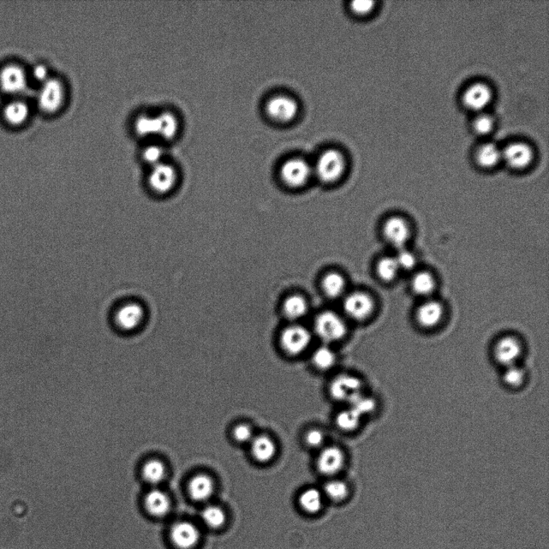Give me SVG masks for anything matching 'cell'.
<instances>
[{
    "label": "cell",
    "mask_w": 549,
    "mask_h": 549,
    "mask_svg": "<svg viewBox=\"0 0 549 549\" xmlns=\"http://www.w3.org/2000/svg\"><path fill=\"white\" fill-rule=\"evenodd\" d=\"M65 99H67V89L62 81L50 77L40 84L37 100L41 111L47 115H53L62 110Z\"/></svg>",
    "instance_id": "6da1fadb"
},
{
    "label": "cell",
    "mask_w": 549,
    "mask_h": 549,
    "mask_svg": "<svg viewBox=\"0 0 549 549\" xmlns=\"http://www.w3.org/2000/svg\"><path fill=\"white\" fill-rule=\"evenodd\" d=\"M346 160L344 154L336 149H329L320 154L313 166V174L322 182H336L344 174Z\"/></svg>",
    "instance_id": "7a4b0ae2"
},
{
    "label": "cell",
    "mask_w": 549,
    "mask_h": 549,
    "mask_svg": "<svg viewBox=\"0 0 549 549\" xmlns=\"http://www.w3.org/2000/svg\"><path fill=\"white\" fill-rule=\"evenodd\" d=\"M315 331L322 341L327 345L341 340L347 333V327L337 314L325 312L316 318Z\"/></svg>",
    "instance_id": "3957f363"
},
{
    "label": "cell",
    "mask_w": 549,
    "mask_h": 549,
    "mask_svg": "<svg viewBox=\"0 0 549 549\" xmlns=\"http://www.w3.org/2000/svg\"><path fill=\"white\" fill-rule=\"evenodd\" d=\"M312 334L306 327L292 325L283 331L279 343L286 355L298 356L308 349L312 344Z\"/></svg>",
    "instance_id": "277c9868"
},
{
    "label": "cell",
    "mask_w": 549,
    "mask_h": 549,
    "mask_svg": "<svg viewBox=\"0 0 549 549\" xmlns=\"http://www.w3.org/2000/svg\"><path fill=\"white\" fill-rule=\"evenodd\" d=\"M178 178L175 166L162 162L152 166L147 179L148 186L158 195L169 194L176 187Z\"/></svg>",
    "instance_id": "5b68a950"
},
{
    "label": "cell",
    "mask_w": 549,
    "mask_h": 549,
    "mask_svg": "<svg viewBox=\"0 0 549 549\" xmlns=\"http://www.w3.org/2000/svg\"><path fill=\"white\" fill-rule=\"evenodd\" d=\"M523 355V344L515 336L501 338L494 346V359L504 368L520 365Z\"/></svg>",
    "instance_id": "8992f818"
},
{
    "label": "cell",
    "mask_w": 549,
    "mask_h": 549,
    "mask_svg": "<svg viewBox=\"0 0 549 549\" xmlns=\"http://www.w3.org/2000/svg\"><path fill=\"white\" fill-rule=\"evenodd\" d=\"M265 110L273 121L288 123L294 120L300 109L295 98L289 95L277 94L268 99Z\"/></svg>",
    "instance_id": "52a82bcc"
},
{
    "label": "cell",
    "mask_w": 549,
    "mask_h": 549,
    "mask_svg": "<svg viewBox=\"0 0 549 549\" xmlns=\"http://www.w3.org/2000/svg\"><path fill=\"white\" fill-rule=\"evenodd\" d=\"M28 83L27 72L20 64H8L0 69V89L11 96L25 92Z\"/></svg>",
    "instance_id": "ba28073f"
},
{
    "label": "cell",
    "mask_w": 549,
    "mask_h": 549,
    "mask_svg": "<svg viewBox=\"0 0 549 549\" xmlns=\"http://www.w3.org/2000/svg\"><path fill=\"white\" fill-rule=\"evenodd\" d=\"M362 382L351 374H341L334 378L329 385V395L339 402L350 403L362 395Z\"/></svg>",
    "instance_id": "9c48e42d"
},
{
    "label": "cell",
    "mask_w": 549,
    "mask_h": 549,
    "mask_svg": "<svg viewBox=\"0 0 549 549\" xmlns=\"http://www.w3.org/2000/svg\"><path fill=\"white\" fill-rule=\"evenodd\" d=\"M312 174L313 166L302 158L286 160L280 169L282 180L291 188L302 186Z\"/></svg>",
    "instance_id": "30bf717a"
},
{
    "label": "cell",
    "mask_w": 549,
    "mask_h": 549,
    "mask_svg": "<svg viewBox=\"0 0 549 549\" xmlns=\"http://www.w3.org/2000/svg\"><path fill=\"white\" fill-rule=\"evenodd\" d=\"M344 451L336 446H324L319 453L316 468L321 475L334 477L341 471L345 465Z\"/></svg>",
    "instance_id": "8fae6325"
},
{
    "label": "cell",
    "mask_w": 549,
    "mask_h": 549,
    "mask_svg": "<svg viewBox=\"0 0 549 549\" xmlns=\"http://www.w3.org/2000/svg\"><path fill=\"white\" fill-rule=\"evenodd\" d=\"M171 541L177 549H194L200 544V529L193 522L182 521L172 525Z\"/></svg>",
    "instance_id": "7c38bea8"
},
{
    "label": "cell",
    "mask_w": 549,
    "mask_h": 549,
    "mask_svg": "<svg viewBox=\"0 0 549 549\" xmlns=\"http://www.w3.org/2000/svg\"><path fill=\"white\" fill-rule=\"evenodd\" d=\"M145 318V310L141 304L130 302L118 309L115 322L119 329L129 332L138 329Z\"/></svg>",
    "instance_id": "4fadbf2b"
},
{
    "label": "cell",
    "mask_w": 549,
    "mask_h": 549,
    "mask_svg": "<svg viewBox=\"0 0 549 549\" xmlns=\"http://www.w3.org/2000/svg\"><path fill=\"white\" fill-rule=\"evenodd\" d=\"M533 157L532 147L522 142L510 143L502 150V160L514 170L526 169L532 163Z\"/></svg>",
    "instance_id": "5bb4252c"
},
{
    "label": "cell",
    "mask_w": 549,
    "mask_h": 549,
    "mask_svg": "<svg viewBox=\"0 0 549 549\" xmlns=\"http://www.w3.org/2000/svg\"><path fill=\"white\" fill-rule=\"evenodd\" d=\"M462 100L468 110L482 113L491 103L492 91L485 83L475 82L465 89Z\"/></svg>",
    "instance_id": "9a60e30c"
},
{
    "label": "cell",
    "mask_w": 549,
    "mask_h": 549,
    "mask_svg": "<svg viewBox=\"0 0 549 549\" xmlns=\"http://www.w3.org/2000/svg\"><path fill=\"white\" fill-rule=\"evenodd\" d=\"M344 309L351 319L363 320L373 312L374 302L371 297L363 292H354L345 298Z\"/></svg>",
    "instance_id": "2e32d148"
},
{
    "label": "cell",
    "mask_w": 549,
    "mask_h": 549,
    "mask_svg": "<svg viewBox=\"0 0 549 549\" xmlns=\"http://www.w3.org/2000/svg\"><path fill=\"white\" fill-rule=\"evenodd\" d=\"M216 491V483L213 477L206 473L196 474L190 479L188 492L191 499L196 503H205Z\"/></svg>",
    "instance_id": "e0dca14e"
},
{
    "label": "cell",
    "mask_w": 549,
    "mask_h": 549,
    "mask_svg": "<svg viewBox=\"0 0 549 549\" xmlns=\"http://www.w3.org/2000/svg\"><path fill=\"white\" fill-rule=\"evenodd\" d=\"M383 232L386 240L398 249L404 248L410 234L407 220L400 217L387 219L383 227Z\"/></svg>",
    "instance_id": "ac0fdd59"
},
{
    "label": "cell",
    "mask_w": 549,
    "mask_h": 549,
    "mask_svg": "<svg viewBox=\"0 0 549 549\" xmlns=\"http://www.w3.org/2000/svg\"><path fill=\"white\" fill-rule=\"evenodd\" d=\"M249 446L254 460L260 464L271 463L278 453L276 441L266 434L255 435Z\"/></svg>",
    "instance_id": "d6986e66"
},
{
    "label": "cell",
    "mask_w": 549,
    "mask_h": 549,
    "mask_svg": "<svg viewBox=\"0 0 549 549\" xmlns=\"http://www.w3.org/2000/svg\"><path fill=\"white\" fill-rule=\"evenodd\" d=\"M145 506L152 516L163 518L170 512L171 501L168 494L158 487H154L145 495Z\"/></svg>",
    "instance_id": "ffe728a7"
},
{
    "label": "cell",
    "mask_w": 549,
    "mask_h": 549,
    "mask_svg": "<svg viewBox=\"0 0 549 549\" xmlns=\"http://www.w3.org/2000/svg\"><path fill=\"white\" fill-rule=\"evenodd\" d=\"M444 314L443 307L438 301L428 300L417 309V319L419 324L425 328L437 327Z\"/></svg>",
    "instance_id": "44dd1931"
},
{
    "label": "cell",
    "mask_w": 549,
    "mask_h": 549,
    "mask_svg": "<svg viewBox=\"0 0 549 549\" xmlns=\"http://www.w3.org/2000/svg\"><path fill=\"white\" fill-rule=\"evenodd\" d=\"M324 499V494L319 489L309 487L300 493L298 504L305 514L315 516L323 510Z\"/></svg>",
    "instance_id": "7402d4cb"
},
{
    "label": "cell",
    "mask_w": 549,
    "mask_h": 549,
    "mask_svg": "<svg viewBox=\"0 0 549 549\" xmlns=\"http://www.w3.org/2000/svg\"><path fill=\"white\" fill-rule=\"evenodd\" d=\"M29 115V106L26 101L21 99L11 100L3 109L5 121L14 127L21 126L27 122Z\"/></svg>",
    "instance_id": "603a6c76"
},
{
    "label": "cell",
    "mask_w": 549,
    "mask_h": 549,
    "mask_svg": "<svg viewBox=\"0 0 549 549\" xmlns=\"http://www.w3.org/2000/svg\"><path fill=\"white\" fill-rule=\"evenodd\" d=\"M477 163L483 169H492L502 160V150L494 142L483 143L475 153Z\"/></svg>",
    "instance_id": "cb8c5ba5"
},
{
    "label": "cell",
    "mask_w": 549,
    "mask_h": 549,
    "mask_svg": "<svg viewBox=\"0 0 549 549\" xmlns=\"http://www.w3.org/2000/svg\"><path fill=\"white\" fill-rule=\"evenodd\" d=\"M142 476L148 485L157 487L166 477V468L163 461L158 458L149 459L142 468Z\"/></svg>",
    "instance_id": "d4e9b609"
},
{
    "label": "cell",
    "mask_w": 549,
    "mask_h": 549,
    "mask_svg": "<svg viewBox=\"0 0 549 549\" xmlns=\"http://www.w3.org/2000/svg\"><path fill=\"white\" fill-rule=\"evenodd\" d=\"M158 136L164 140H174L180 130V121L174 113L164 111L157 115Z\"/></svg>",
    "instance_id": "484cf974"
},
{
    "label": "cell",
    "mask_w": 549,
    "mask_h": 549,
    "mask_svg": "<svg viewBox=\"0 0 549 549\" xmlns=\"http://www.w3.org/2000/svg\"><path fill=\"white\" fill-rule=\"evenodd\" d=\"M201 520L205 526L212 530L222 529L228 520L227 513L222 506L208 505L201 511Z\"/></svg>",
    "instance_id": "4316f807"
},
{
    "label": "cell",
    "mask_w": 549,
    "mask_h": 549,
    "mask_svg": "<svg viewBox=\"0 0 549 549\" xmlns=\"http://www.w3.org/2000/svg\"><path fill=\"white\" fill-rule=\"evenodd\" d=\"M325 499L338 504L344 502L349 497L350 488L348 483L340 480L327 481L322 491Z\"/></svg>",
    "instance_id": "83f0119b"
},
{
    "label": "cell",
    "mask_w": 549,
    "mask_h": 549,
    "mask_svg": "<svg viewBox=\"0 0 549 549\" xmlns=\"http://www.w3.org/2000/svg\"><path fill=\"white\" fill-rule=\"evenodd\" d=\"M312 362L315 368L322 372H327L336 365L337 356L329 346L325 344L314 351Z\"/></svg>",
    "instance_id": "f1b7e54d"
},
{
    "label": "cell",
    "mask_w": 549,
    "mask_h": 549,
    "mask_svg": "<svg viewBox=\"0 0 549 549\" xmlns=\"http://www.w3.org/2000/svg\"><path fill=\"white\" fill-rule=\"evenodd\" d=\"M527 369L520 365L504 368L503 382L506 387L511 390L521 389L528 380Z\"/></svg>",
    "instance_id": "f546056e"
},
{
    "label": "cell",
    "mask_w": 549,
    "mask_h": 549,
    "mask_svg": "<svg viewBox=\"0 0 549 549\" xmlns=\"http://www.w3.org/2000/svg\"><path fill=\"white\" fill-rule=\"evenodd\" d=\"M307 301L300 295H292L286 298L283 304L284 315L290 320L302 318L307 314Z\"/></svg>",
    "instance_id": "4dcf8cb0"
},
{
    "label": "cell",
    "mask_w": 549,
    "mask_h": 549,
    "mask_svg": "<svg viewBox=\"0 0 549 549\" xmlns=\"http://www.w3.org/2000/svg\"><path fill=\"white\" fill-rule=\"evenodd\" d=\"M336 425L343 432H353L359 428L361 417L351 408L339 411L336 416Z\"/></svg>",
    "instance_id": "1f68e13d"
},
{
    "label": "cell",
    "mask_w": 549,
    "mask_h": 549,
    "mask_svg": "<svg viewBox=\"0 0 549 549\" xmlns=\"http://www.w3.org/2000/svg\"><path fill=\"white\" fill-rule=\"evenodd\" d=\"M411 284L415 293L420 296H429L435 288L434 278L426 271L417 273Z\"/></svg>",
    "instance_id": "d6a6232c"
},
{
    "label": "cell",
    "mask_w": 549,
    "mask_h": 549,
    "mask_svg": "<svg viewBox=\"0 0 549 549\" xmlns=\"http://www.w3.org/2000/svg\"><path fill=\"white\" fill-rule=\"evenodd\" d=\"M135 130L137 135L146 138L158 135L157 115H142L135 122Z\"/></svg>",
    "instance_id": "836d02e7"
},
{
    "label": "cell",
    "mask_w": 549,
    "mask_h": 549,
    "mask_svg": "<svg viewBox=\"0 0 549 549\" xmlns=\"http://www.w3.org/2000/svg\"><path fill=\"white\" fill-rule=\"evenodd\" d=\"M400 270L397 262L392 256L381 259L377 266V272L380 279L385 282H391L397 276Z\"/></svg>",
    "instance_id": "e575fe53"
},
{
    "label": "cell",
    "mask_w": 549,
    "mask_h": 549,
    "mask_svg": "<svg viewBox=\"0 0 549 549\" xmlns=\"http://www.w3.org/2000/svg\"><path fill=\"white\" fill-rule=\"evenodd\" d=\"M323 288L328 296L338 298L343 294L345 289L344 279L339 273H328L324 278Z\"/></svg>",
    "instance_id": "d590c367"
},
{
    "label": "cell",
    "mask_w": 549,
    "mask_h": 549,
    "mask_svg": "<svg viewBox=\"0 0 549 549\" xmlns=\"http://www.w3.org/2000/svg\"><path fill=\"white\" fill-rule=\"evenodd\" d=\"M232 436L238 444H249L255 434L251 426L247 423H240L232 429Z\"/></svg>",
    "instance_id": "8d00e7d4"
},
{
    "label": "cell",
    "mask_w": 549,
    "mask_h": 549,
    "mask_svg": "<svg viewBox=\"0 0 549 549\" xmlns=\"http://www.w3.org/2000/svg\"><path fill=\"white\" fill-rule=\"evenodd\" d=\"M326 436L319 429H310L304 435V443L312 450H321L325 445Z\"/></svg>",
    "instance_id": "74e56055"
},
{
    "label": "cell",
    "mask_w": 549,
    "mask_h": 549,
    "mask_svg": "<svg viewBox=\"0 0 549 549\" xmlns=\"http://www.w3.org/2000/svg\"><path fill=\"white\" fill-rule=\"evenodd\" d=\"M164 154L162 147L153 145L143 149L142 158L145 163L153 166L163 162Z\"/></svg>",
    "instance_id": "f35d334b"
},
{
    "label": "cell",
    "mask_w": 549,
    "mask_h": 549,
    "mask_svg": "<svg viewBox=\"0 0 549 549\" xmlns=\"http://www.w3.org/2000/svg\"><path fill=\"white\" fill-rule=\"evenodd\" d=\"M494 126L493 118L485 113H480L475 118L473 128L477 134L485 135L491 132Z\"/></svg>",
    "instance_id": "ab89813d"
},
{
    "label": "cell",
    "mask_w": 549,
    "mask_h": 549,
    "mask_svg": "<svg viewBox=\"0 0 549 549\" xmlns=\"http://www.w3.org/2000/svg\"><path fill=\"white\" fill-rule=\"evenodd\" d=\"M400 270L411 271L416 266L417 259L413 253L405 249V248L399 249L397 255L395 256Z\"/></svg>",
    "instance_id": "60d3db41"
},
{
    "label": "cell",
    "mask_w": 549,
    "mask_h": 549,
    "mask_svg": "<svg viewBox=\"0 0 549 549\" xmlns=\"http://www.w3.org/2000/svg\"><path fill=\"white\" fill-rule=\"evenodd\" d=\"M374 4L375 3L370 0H357L351 2V9L357 15H366L371 13L374 9Z\"/></svg>",
    "instance_id": "b9f144b4"
},
{
    "label": "cell",
    "mask_w": 549,
    "mask_h": 549,
    "mask_svg": "<svg viewBox=\"0 0 549 549\" xmlns=\"http://www.w3.org/2000/svg\"><path fill=\"white\" fill-rule=\"evenodd\" d=\"M32 71L33 79L40 82V84L50 79L49 69L43 64L35 65Z\"/></svg>",
    "instance_id": "7bdbcfd3"
}]
</instances>
